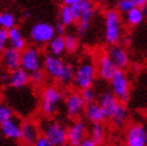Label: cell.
<instances>
[{
  "label": "cell",
  "instance_id": "1",
  "mask_svg": "<svg viewBox=\"0 0 147 146\" xmlns=\"http://www.w3.org/2000/svg\"><path fill=\"white\" fill-rule=\"evenodd\" d=\"M65 93L59 85H45L41 87L38 110L45 118H54L60 112Z\"/></svg>",
  "mask_w": 147,
  "mask_h": 146
},
{
  "label": "cell",
  "instance_id": "2",
  "mask_svg": "<svg viewBox=\"0 0 147 146\" xmlns=\"http://www.w3.org/2000/svg\"><path fill=\"white\" fill-rule=\"evenodd\" d=\"M41 135L47 139L54 146H61L67 143V126L53 118H45L38 120Z\"/></svg>",
  "mask_w": 147,
  "mask_h": 146
},
{
  "label": "cell",
  "instance_id": "3",
  "mask_svg": "<svg viewBox=\"0 0 147 146\" xmlns=\"http://www.w3.org/2000/svg\"><path fill=\"white\" fill-rule=\"evenodd\" d=\"M123 34L121 13L115 9L104 12V39L108 45H117Z\"/></svg>",
  "mask_w": 147,
  "mask_h": 146
},
{
  "label": "cell",
  "instance_id": "4",
  "mask_svg": "<svg viewBox=\"0 0 147 146\" xmlns=\"http://www.w3.org/2000/svg\"><path fill=\"white\" fill-rule=\"evenodd\" d=\"M96 76V64L90 57H86L74 68V79L72 85L76 90L82 91L86 87L93 86Z\"/></svg>",
  "mask_w": 147,
  "mask_h": 146
},
{
  "label": "cell",
  "instance_id": "5",
  "mask_svg": "<svg viewBox=\"0 0 147 146\" xmlns=\"http://www.w3.org/2000/svg\"><path fill=\"white\" fill-rule=\"evenodd\" d=\"M109 82L115 97L121 103H127L130 97V83L124 70H116Z\"/></svg>",
  "mask_w": 147,
  "mask_h": 146
},
{
  "label": "cell",
  "instance_id": "6",
  "mask_svg": "<svg viewBox=\"0 0 147 146\" xmlns=\"http://www.w3.org/2000/svg\"><path fill=\"white\" fill-rule=\"evenodd\" d=\"M77 10L79 12V18L77 22V32L79 36H84L87 34L91 26V22L96 14L94 3L92 0H82L80 3L76 4Z\"/></svg>",
  "mask_w": 147,
  "mask_h": 146
},
{
  "label": "cell",
  "instance_id": "7",
  "mask_svg": "<svg viewBox=\"0 0 147 146\" xmlns=\"http://www.w3.org/2000/svg\"><path fill=\"white\" fill-rule=\"evenodd\" d=\"M43 54L41 53L40 47L37 46H26L20 50V67L28 73L42 68Z\"/></svg>",
  "mask_w": 147,
  "mask_h": 146
},
{
  "label": "cell",
  "instance_id": "8",
  "mask_svg": "<svg viewBox=\"0 0 147 146\" xmlns=\"http://www.w3.org/2000/svg\"><path fill=\"white\" fill-rule=\"evenodd\" d=\"M63 103H65V110L66 114L69 119L76 120L79 119L83 115L84 109H85V102L82 97V93L79 90H71L65 95L63 97Z\"/></svg>",
  "mask_w": 147,
  "mask_h": 146
},
{
  "label": "cell",
  "instance_id": "9",
  "mask_svg": "<svg viewBox=\"0 0 147 146\" xmlns=\"http://www.w3.org/2000/svg\"><path fill=\"white\" fill-rule=\"evenodd\" d=\"M56 35L54 25L46 22H38L30 29V40L37 47L46 46L47 43Z\"/></svg>",
  "mask_w": 147,
  "mask_h": 146
},
{
  "label": "cell",
  "instance_id": "10",
  "mask_svg": "<svg viewBox=\"0 0 147 146\" xmlns=\"http://www.w3.org/2000/svg\"><path fill=\"white\" fill-rule=\"evenodd\" d=\"M41 137L38 120L34 118H28L22 122V132L19 138L20 146H34L36 140Z\"/></svg>",
  "mask_w": 147,
  "mask_h": 146
},
{
  "label": "cell",
  "instance_id": "11",
  "mask_svg": "<svg viewBox=\"0 0 147 146\" xmlns=\"http://www.w3.org/2000/svg\"><path fill=\"white\" fill-rule=\"evenodd\" d=\"M89 134V127L82 119H76L67 126V144L69 146H78Z\"/></svg>",
  "mask_w": 147,
  "mask_h": 146
},
{
  "label": "cell",
  "instance_id": "12",
  "mask_svg": "<svg viewBox=\"0 0 147 146\" xmlns=\"http://www.w3.org/2000/svg\"><path fill=\"white\" fill-rule=\"evenodd\" d=\"M126 146H147V130L142 123L134 122L127 127Z\"/></svg>",
  "mask_w": 147,
  "mask_h": 146
},
{
  "label": "cell",
  "instance_id": "13",
  "mask_svg": "<svg viewBox=\"0 0 147 146\" xmlns=\"http://www.w3.org/2000/svg\"><path fill=\"white\" fill-rule=\"evenodd\" d=\"M63 66H65V62L60 56H55L51 54H47L43 56L42 70L45 71L47 77H49L50 79L57 82V79L63 70Z\"/></svg>",
  "mask_w": 147,
  "mask_h": 146
},
{
  "label": "cell",
  "instance_id": "14",
  "mask_svg": "<svg viewBox=\"0 0 147 146\" xmlns=\"http://www.w3.org/2000/svg\"><path fill=\"white\" fill-rule=\"evenodd\" d=\"M22 122H23V120L19 116L13 115L9 120L0 123V132L6 139L18 141L22 132Z\"/></svg>",
  "mask_w": 147,
  "mask_h": 146
},
{
  "label": "cell",
  "instance_id": "15",
  "mask_svg": "<svg viewBox=\"0 0 147 146\" xmlns=\"http://www.w3.org/2000/svg\"><path fill=\"white\" fill-rule=\"evenodd\" d=\"M110 57V60L113 61V64L116 66L117 70H126L129 66V54L126 50V48L117 45H111L107 53Z\"/></svg>",
  "mask_w": 147,
  "mask_h": 146
},
{
  "label": "cell",
  "instance_id": "16",
  "mask_svg": "<svg viewBox=\"0 0 147 146\" xmlns=\"http://www.w3.org/2000/svg\"><path fill=\"white\" fill-rule=\"evenodd\" d=\"M0 66L7 72L20 67V52L14 48L7 47L0 54Z\"/></svg>",
  "mask_w": 147,
  "mask_h": 146
},
{
  "label": "cell",
  "instance_id": "17",
  "mask_svg": "<svg viewBox=\"0 0 147 146\" xmlns=\"http://www.w3.org/2000/svg\"><path fill=\"white\" fill-rule=\"evenodd\" d=\"M97 103L102 108L103 113H104L105 120H109L113 116V114L116 112V109L121 102L115 97V95L111 91H105L99 95Z\"/></svg>",
  "mask_w": 147,
  "mask_h": 146
},
{
  "label": "cell",
  "instance_id": "18",
  "mask_svg": "<svg viewBox=\"0 0 147 146\" xmlns=\"http://www.w3.org/2000/svg\"><path fill=\"white\" fill-rule=\"evenodd\" d=\"M94 64H96L97 76H99V78H102L103 80H108V82L113 77L115 71L117 70L107 53H102L97 57V61Z\"/></svg>",
  "mask_w": 147,
  "mask_h": 146
},
{
  "label": "cell",
  "instance_id": "19",
  "mask_svg": "<svg viewBox=\"0 0 147 146\" xmlns=\"http://www.w3.org/2000/svg\"><path fill=\"white\" fill-rule=\"evenodd\" d=\"M7 85L11 89H23L29 85V73L22 67L10 71L9 78H7Z\"/></svg>",
  "mask_w": 147,
  "mask_h": 146
},
{
  "label": "cell",
  "instance_id": "20",
  "mask_svg": "<svg viewBox=\"0 0 147 146\" xmlns=\"http://www.w3.org/2000/svg\"><path fill=\"white\" fill-rule=\"evenodd\" d=\"M79 18V12L76 5H62L59 12V19L60 23L63 24L66 28L74 25Z\"/></svg>",
  "mask_w": 147,
  "mask_h": 146
},
{
  "label": "cell",
  "instance_id": "21",
  "mask_svg": "<svg viewBox=\"0 0 147 146\" xmlns=\"http://www.w3.org/2000/svg\"><path fill=\"white\" fill-rule=\"evenodd\" d=\"M83 115L85 116V119L90 123H97V122L103 123L105 121V115L96 101L85 104V109H84Z\"/></svg>",
  "mask_w": 147,
  "mask_h": 146
},
{
  "label": "cell",
  "instance_id": "22",
  "mask_svg": "<svg viewBox=\"0 0 147 146\" xmlns=\"http://www.w3.org/2000/svg\"><path fill=\"white\" fill-rule=\"evenodd\" d=\"M7 40H9V46L19 52L26 47V40L20 29L17 26H13L7 30Z\"/></svg>",
  "mask_w": 147,
  "mask_h": 146
},
{
  "label": "cell",
  "instance_id": "23",
  "mask_svg": "<svg viewBox=\"0 0 147 146\" xmlns=\"http://www.w3.org/2000/svg\"><path fill=\"white\" fill-rule=\"evenodd\" d=\"M145 19V9L141 7H133L129 11L124 13V20L128 26L130 28H135L138 25H140Z\"/></svg>",
  "mask_w": 147,
  "mask_h": 146
},
{
  "label": "cell",
  "instance_id": "24",
  "mask_svg": "<svg viewBox=\"0 0 147 146\" xmlns=\"http://www.w3.org/2000/svg\"><path fill=\"white\" fill-rule=\"evenodd\" d=\"M46 46H47L48 54L55 55V56H61L66 52L65 41H63V36L62 35H55Z\"/></svg>",
  "mask_w": 147,
  "mask_h": 146
},
{
  "label": "cell",
  "instance_id": "25",
  "mask_svg": "<svg viewBox=\"0 0 147 146\" xmlns=\"http://www.w3.org/2000/svg\"><path fill=\"white\" fill-rule=\"evenodd\" d=\"M128 109L124 105V103H120L117 107L116 112L113 114V116L109 119V121L113 123L115 127H123L126 125V122L128 120Z\"/></svg>",
  "mask_w": 147,
  "mask_h": 146
},
{
  "label": "cell",
  "instance_id": "26",
  "mask_svg": "<svg viewBox=\"0 0 147 146\" xmlns=\"http://www.w3.org/2000/svg\"><path fill=\"white\" fill-rule=\"evenodd\" d=\"M87 135L97 145L103 144V141L105 139V128L103 126V123L102 122L91 123V127L89 129V134Z\"/></svg>",
  "mask_w": 147,
  "mask_h": 146
},
{
  "label": "cell",
  "instance_id": "27",
  "mask_svg": "<svg viewBox=\"0 0 147 146\" xmlns=\"http://www.w3.org/2000/svg\"><path fill=\"white\" fill-rule=\"evenodd\" d=\"M73 79H74V67L69 64H65L63 70L57 79V83L62 87H68L73 84Z\"/></svg>",
  "mask_w": 147,
  "mask_h": 146
},
{
  "label": "cell",
  "instance_id": "28",
  "mask_svg": "<svg viewBox=\"0 0 147 146\" xmlns=\"http://www.w3.org/2000/svg\"><path fill=\"white\" fill-rule=\"evenodd\" d=\"M47 74L45 73L42 68L34 71L31 73H29V84H31L32 86L37 87V89H41L42 86H45L47 84Z\"/></svg>",
  "mask_w": 147,
  "mask_h": 146
},
{
  "label": "cell",
  "instance_id": "29",
  "mask_svg": "<svg viewBox=\"0 0 147 146\" xmlns=\"http://www.w3.org/2000/svg\"><path fill=\"white\" fill-rule=\"evenodd\" d=\"M63 41H65L66 52L69 53V54L76 53L80 47V41H79V37L77 35H73V34L63 35Z\"/></svg>",
  "mask_w": 147,
  "mask_h": 146
},
{
  "label": "cell",
  "instance_id": "30",
  "mask_svg": "<svg viewBox=\"0 0 147 146\" xmlns=\"http://www.w3.org/2000/svg\"><path fill=\"white\" fill-rule=\"evenodd\" d=\"M17 23V18L13 13L11 12H0V29H9L16 26Z\"/></svg>",
  "mask_w": 147,
  "mask_h": 146
},
{
  "label": "cell",
  "instance_id": "31",
  "mask_svg": "<svg viewBox=\"0 0 147 146\" xmlns=\"http://www.w3.org/2000/svg\"><path fill=\"white\" fill-rule=\"evenodd\" d=\"M13 114V109L10 104L4 103V102H0V123H3L4 121L9 120L10 118H12Z\"/></svg>",
  "mask_w": 147,
  "mask_h": 146
},
{
  "label": "cell",
  "instance_id": "32",
  "mask_svg": "<svg viewBox=\"0 0 147 146\" xmlns=\"http://www.w3.org/2000/svg\"><path fill=\"white\" fill-rule=\"evenodd\" d=\"M80 93H82V97H83V99H84V102L86 104L91 103V102H94V101H96V98H97V92H96V90H94L92 86L86 87V89L82 90V91H80Z\"/></svg>",
  "mask_w": 147,
  "mask_h": 146
},
{
  "label": "cell",
  "instance_id": "33",
  "mask_svg": "<svg viewBox=\"0 0 147 146\" xmlns=\"http://www.w3.org/2000/svg\"><path fill=\"white\" fill-rule=\"evenodd\" d=\"M134 7V4L131 0H119L117 1V11L120 13H126L127 11H129L130 9Z\"/></svg>",
  "mask_w": 147,
  "mask_h": 146
},
{
  "label": "cell",
  "instance_id": "34",
  "mask_svg": "<svg viewBox=\"0 0 147 146\" xmlns=\"http://www.w3.org/2000/svg\"><path fill=\"white\" fill-rule=\"evenodd\" d=\"M9 47V40H7V30L0 29V54Z\"/></svg>",
  "mask_w": 147,
  "mask_h": 146
},
{
  "label": "cell",
  "instance_id": "35",
  "mask_svg": "<svg viewBox=\"0 0 147 146\" xmlns=\"http://www.w3.org/2000/svg\"><path fill=\"white\" fill-rule=\"evenodd\" d=\"M34 146H54L53 144H51L47 138H45V137H40L37 140H36V143L34 144Z\"/></svg>",
  "mask_w": 147,
  "mask_h": 146
},
{
  "label": "cell",
  "instance_id": "36",
  "mask_svg": "<svg viewBox=\"0 0 147 146\" xmlns=\"http://www.w3.org/2000/svg\"><path fill=\"white\" fill-rule=\"evenodd\" d=\"M78 146H99V145H97V144L94 143L92 139H90L89 137H86L85 139H84L82 143H80Z\"/></svg>",
  "mask_w": 147,
  "mask_h": 146
},
{
  "label": "cell",
  "instance_id": "37",
  "mask_svg": "<svg viewBox=\"0 0 147 146\" xmlns=\"http://www.w3.org/2000/svg\"><path fill=\"white\" fill-rule=\"evenodd\" d=\"M55 28V32L57 34V35H65V32H66V26L63 25V24H61L60 22L56 24V26H54Z\"/></svg>",
  "mask_w": 147,
  "mask_h": 146
},
{
  "label": "cell",
  "instance_id": "38",
  "mask_svg": "<svg viewBox=\"0 0 147 146\" xmlns=\"http://www.w3.org/2000/svg\"><path fill=\"white\" fill-rule=\"evenodd\" d=\"M135 7H141V9H145L147 5V0H131Z\"/></svg>",
  "mask_w": 147,
  "mask_h": 146
},
{
  "label": "cell",
  "instance_id": "39",
  "mask_svg": "<svg viewBox=\"0 0 147 146\" xmlns=\"http://www.w3.org/2000/svg\"><path fill=\"white\" fill-rule=\"evenodd\" d=\"M65 5H76L78 3H80L82 0H62Z\"/></svg>",
  "mask_w": 147,
  "mask_h": 146
},
{
  "label": "cell",
  "instance_id": "40",
  "mask_svg": "<svg viewBox=\"0 0 147 146\" xmlns=\"http://www.w3.org/2000/svg\"><path fill=\"white\" fill-rule=\"evenodd\" d=\"M92 1L94 4H98V5H102V6H104L105 4H108L109 0H92Z\"/></svg>",
  "mask_w": 147,
  "mask_h": 146
},
{
  "label": "cell",
  "instance_id": "41",
  "mask_svg": "<svg viewBox=\"0 0 147 146\" xmlns=\"http://www.w3.org/2000/svg\"><path fill=\"white\" fill-rule=\"evenodd\" d=\"M61 146H69V145H68L67 143H66V144H63V145H61Z\"/></svg>",
  "mask_w": 147,
  "mask_h": 146
}]
</instances>
